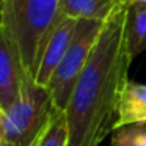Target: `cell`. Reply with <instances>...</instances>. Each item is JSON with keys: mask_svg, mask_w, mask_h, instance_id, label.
Masks as SVG:
<instances>
[{"mask_svg": "<svg viewBox=\"0 0 146 146\" xmlns=\"http://www.w3.org/2000/svg\"><path fill=\"white\" fill-rule=\"evenodd\" d=\"M129 7L105 21L88 63L83 68L64 110L66 146H99L113 132L119 96L129 82L130 60L126 47Z\"/></svg>", "mask_w": 146, "mask_h": 146, "instance_id": "1", "label": "cell"}, {"mask_svg": "<svg viewBox=\"0 0 146 146\" xmlns=\"http://www.w3.org/2000/svg\"><path fill=\"white\" fill-rule=\"evenodd\" d=\"M63 19L60 0H3L0 30L19 55L30 80L35 79L42 47Z\"/></svg>", "mask_w": 146, "mask_h": 146, "instance_id": "2", "label": "cell"}, {"mask_svg": "<svg viewBox=\"0 0 146 146\" xmlns=\"http://www.w3.org/2000/svg\"><path fill=\"white\" fill-rule=\"evenodd\" d=\"M47 88L27 79L16 99L3 115V140L11 146H32L54 111Z\"/></svg>", "mask_w": 146, "mask_h": 146, "instance_id": "3", "label": "cell"}, {"mask_svg": "<svg viewBox=\"0 0 146 146\" xmlns=\"http://www.w3.org/2000/svg\"><path fill=\"white\" fill-rule=\"evenodd\" d=\"M102 25L104 22H96V21H79L77 22L72 41L47 85L52 104L58 110H66L72 90L83 68L88 63V58L98 41Z\"/></svg>", "mask_w": 146, "mask_h": 146, "instance_id": "4", "label": "cell"}, {"mask_svg": "<svg viewBox=\"0 0 146 146\" xmlns=\"http://www.w3.org/2000/svg\"><path fill=\"white\" fill-rule=\"evenodd\" d=\"M77 22L79 21L63 17L60 21V24L55 27V30L52 32V35L49 36V39L46 41L44 47H42L39 63L35 72V79H33V82L36 85L47 88L55 69L60 64V61L63 60L64 54H66L68 47H69L71 41L74 38Z\"/></svg>", "mask_w": 146, "mask_h": 146, "instance_id": "5", "label": "cell"}, {"mask_svg": "<svg viewBox=\"0 0 146 146\" xmlns=\"http://www.w3.org/2000/svg\"><path fill=\"white\" fill-rule=\"evenodd\" d=\"M27 79L16 49L0 30V105L3 110L16 102Z\"/></svg>", "mask_w": 146, "mask_h": 146, "instance_id": "6", "label": "cell"}, {"mask_svg": "<svg viewBox=\"0 0 146 146\" xmlns=\"http://www.w3.org/2000/svg\"><path fill=\"white\" fill-rule=\"evenodd\" d=\"M124 7H130L127 0H60L63 17L74 21L105 22Z\"/></svg>", "mask_w": 146, "mask_h": 146, "instance_id": "7", "label": "cell"}, {"mask_svg": "<svg viewBox=\"0 0 146 146\" xmlns=\"http://www.w3.org/2000/svg\"><path fill=\"white\" fill-rule=\"evenodd\" d=\"M130 124H146V85L129 80L119 96L113 130Z\"/></svg>", "mask_w": 146, "mask_h": 146, "instance_id": "8", "label": "cell"}, {"mask_svg": "<svg viewBox=\"0 0 146 146\" xmlns=\"http://www.w3.org/2000/svg\"><path fill=\"white\" fill-rule=\"evenodd\" d=\"M126 47L132 61L146 50V7H129L126 17Z\"/></svg>", "mask_w": 146, "mask_h": 146, "instance_id": "9", "label": "cell"}, {"mask_svg": "<svg viewBox=\"0 0 146 146\" xmlns=\"http://www.w3.org/2000/svg\"><path fill=\"white\" fill-rule=\"evenodd\" d=\"M68 145V123L66 113L54 108L47 124L32 146H66Z\"/></svg>", "mask_w": 146, "mask_h": 146, "instance_id": "10", "label": "cell"}, {"mask_svg": "<svg viewBox=\"0 0 146 146\" xmlns=\"http://www.w3.org/2000/svg\"><path fill=\"white\" fill-rule=\"evenodd\" d=\"M110 146H146V124H130L115 129Z\"/></svg>", "mask_w": 146, "mask_h": 146, "instance_id": "11", "label": "cell"}, {"mask_svg": "<svg viewBox=\"0 0 146 146\" xmlns=\"http://www.w3.org/2000/svg\"><path fill=\"white\" fill-rule=\"evenodd\" d=\"M3 115H5V110L0 105V140H3Z\"/></svg>", "mask_w": 146, "mask_h": 146, "instance_id": "12", "label": "cell"}, {"mask_svg": "<svg viewBox=\"0 0 146 146\" xmlns=\"http://www.w3.org/2000/svg\"><path fill=\"white\" fill-rule=\"evenodd\" d=\"M130 5H141V7H146V0H127Z\"/></svg>", "mask_w": 146, "mask_h": 146, "instance_id": "13", "label": "cell"}, {"mask_svg": "<svg viewBox=\"0 0 146 146\" xmlns=\"http://www.w3.org/2000/svg\"><path fill=\"white\" fill-rule=\"evenodd\" d=\"M0 146H11L10 143H7L5 140H0Z\"/></svg>", "mask_w": 146, "mask_h": 146, "instance_id": "14", "label": "cell"}, {"mask_svg": "<svg viewBox=\"0 0 146 146\" xmlns=\"http://www.w3.org/2000/svg\"><path fill=\"white\" fill-rule=\"evenodd\" d=\"M2 2H3V0H0V7H2Z\"/></svg>", "mask_w": 146, "mask_h": 146, "instance_id": "15", "label": "cell"}]
</instances>
